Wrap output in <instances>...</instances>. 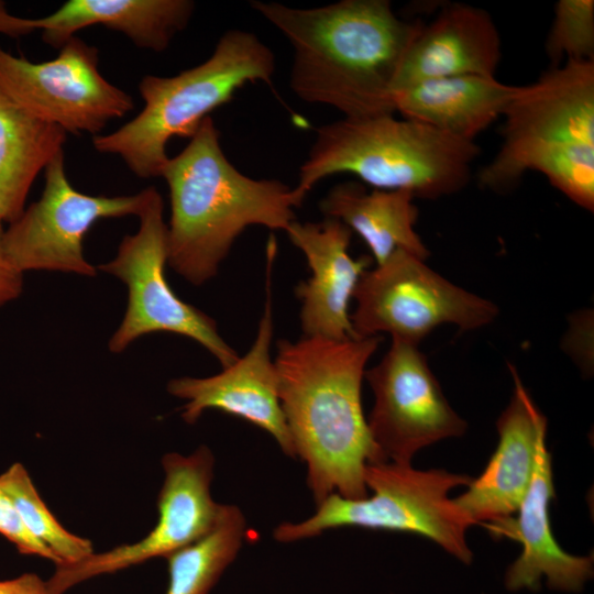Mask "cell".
Here are the masks:
<instances>
[{"instance_id":"cell-21","label":"cell","mask_w":594,"mask_h":594,"mask_svg":"<svg viewBox=\"0 0 594 594\" xmlns=\"http://www.w3.org/2000/svg\"><path fill=\"white\" fill-rule=\"evenodd\" d=\"M407 190L367 191L355 182L333 186L320 200L326 218H333L356 232L369 246L376 265L403 250L421 260L429 250L415 230L418 209Z\"/></svg>"},{"instance_id":"cell-13","label":"cell","mask_w":594,"mask_h":594,"mask_svg":"<svg viewBox=\"0 0 594 594\" xmlns=\"http://www.w3.org/2000/svg\"><path fill=\"white\" fill-rule=\"evenodd\" d=\"M364 377L374 394L367 425L384 462L410 464L419 450L465 432L418 345L392 339Z\"/></svg>"},{"instance_id":"cell-28","label":"cell","mask_w":594,"mask_h":594,"mask_svg":"<svg viewBox=\"0 0 594 594\" xmlns=\"http://www.w3.org/2000/svg\"><path fill=\"white\" fill-rule=\"evenodd\" d=\"M0 594H52L47 582L35 573H23L14 579L0 580Z\"/></svg>"},{"instance_id":"cell-12","label":"cell","mask_w":594,"mask_h":594,"mask_svg":"<svg viewBox=\"0 0 594 594\" xmlns=\"http://www.w3.org/2000/svg\"><path fill=\"white\" fill-rule=\"evenodd\" d=\"M165 473L158 498L155 527L140 541L92 552L73 562L56 564L46 581L52 594H64L91 578L110 574L168 556L206 536L216 525L221 505L211 496L215 458L201 446L189 455L167 453L162 459Z\"/></svg>"},{"instance_id":"cell-5","label":"cell","mask_w":594,"mask_h":594,"mask_svg":"<svg viewBox=\"0 0 594 594\" xmlns=\"http://www.w3.org/2000/svg\"><path fill=\"white\" fill-rule=\"evenodd\" d=\"M274 73V53L256 34L226 31L201 64L169 77L145 75L139 84L142 110L116 131L94 136L92 145L119 156L140 178L160 177L170 139H191L210 112L249 82L273 88Z\"/></svg>"},{"instance_id":"cell-7","label":"cell","mask_w":594,"mask_h":594,"mask_svg":"<svg viewBox=\"0 0 594 594\" xmlns=\"http://www.w3.org/2000/svg\"><path fill=\"white\" fill-rule=\"evenodd\" d=\"M503 117L502 144L484 166L482 187L506 191L528 170L581 145H594V61H565L520 86Z\"/></svg>"},{"instance_id":"cell-22","label":"cell","mask_w":594,"mask_h":594,"mask_svg":"<svg viewBox=\"0 0 594 594\" xmlns=\"http://www.w3.org/2000/svg\"><path fill=\"white\" fill-rule=\"evenodd\" d=\"M67 133L25 112L0 91V219L24 210L40 172L61 152Z\"/></svg>"},{"instance_id":"cell-3","label":"cell","mask_w":594,"mask_h":594,"mask_svg":"<svg viewBox=\"0 0 594 594\" xmlns=\"http://www.w3.org/2000/svg\"><path fill=\"white\" fill-rule=\"evenodd\" d=\"M168 186L167 264L200 286L216 276L235 240L252 226L286 231L299 204L278 179H255L226 156L220 132L207 117L187 146L169 157L161 176Z\"/></svg>"},{"instance_id":"cell-24","label":"cell","mask_w":594,"mask_h":594,"mask_svg":"<svg viewBox=\"0 0 594 594\" xmlns=\"http://www.w3.org/2000/svg\"><path fill=\"white\" fill-rule=\"evenodd\" d=\"M0 488L13 504L26 530L46 546L58 563H73L94 552L92 543L66 530L47 508L23 464L0 474Z\"/></svg>"},{"instance_id":"cell-1","label":"cell","mask_w":594,"mask_h":594,"mask_svg":"<svg viewBox=\"0 0 594 594\" xmlns=\"http://www.w3.org/2000/svg\"><path fill=\"white\" fill-rule=\"evenodd\" d=\"M294 51L289 87L301 100L343 118L394 114V85L422 26L398 18L388 0H341L301 9L251 1Z\"/></svg>"},{"instance_id":"cell-25","label":"cell","mask_w":594,"mask_h":594,"mask_svg":"<svg viewBox=\"0 0 594 594\" xmlns=\"http://www.w3.org/2000/svg\"><path fill=\"white\" fill-rule=\"evenodd\" d=\"M546 53L557 67L565 61H594V1L559 0L546 41Z\"/></svg>"},{"instance_id":"cell-18","label":"cell","mask_w":594,"mask_h":594,"mask_svg":"<svg viewBox=\"0 0 594 594\" xmlns=\"http://www.w3.org/2000/svg\"><path fill=\"white\" fill-rule=\"evenodd\" d=\"M510 402L496 427L498 444L483 473L472 480L468 491L453 498L475 524L484 525L512 517L530 484L537 446L547 433V419L524 387L516 370Z\"/></svg>"},{"instance_id":"cell-8","label":"cell","mask_w":594,"mask_h":594,"mask_svg":"<svg viewBox=\"0 0 594 594\" xmlns=\"http://www.w3.org/2000/svg\"><path fill=\"white\" fill-rule=\"evenodd\" d=\"M163 213L162 196L150 187L138 216V231L125 235L116 256L98 267L119 278L128 289L127 309L109 340V350L121 353L142 336L169 332L195 340L226 369L240 358L238 352L220 336L217 322L182 300L167 282V224Z\"/></svg>"},{"instance_id":"cell-4","label":"cell","mask_w":594,"mask_h":594,"mask_svg":"<svg viewBox=\"0 0 594 594\" xmlns=\"http://www.w3.org/2000/svg\"><path fill=\"white\" fill-rule=\"evenodd\" d=\"M479 154L475 142L394 114L343 118L316 129L293 190L301 205L321 179L352 174L375 189L437 199L466 186Z\"/></svg>"},{"instance_id":"cell-2","label":"cell","mask_w":594,"mask_h":594,"mask_svg":"<svg viewBox=\"0 0 594 594\" xmlns=\"http://www.w3.org/2000/svg\"><path fill=\"white\" fill-rule=\"evenodd\" d=\"M382 337L279 340L274 360L278 397L296 458L307 466L316 505L330 494L367 496L364 471L384 462L362 407L365 365Z\"/></svg>"},{"instance_id":"cell-11","label":"cell","mask_w":594,"mask_h":594,"mask_svg":"<svg viewBox=\"0 0 594 594\" xmlns=\"http://www.w3.org/2000/svg\"><path fill=\"white\" fill-rule=\"evenodd\" d=\"M44 178L40 199L4 229L8 257L22 273L52 271L96 276L97 268L84 254L87 232L101 219L139 216L150 187L129 196L80 193L67 177L64 151L45 167Z\"/></svg>"},{"instance_id":"cell-23","label":"cell","mask_w":594,"mask_h":594,"mask_svg":"<svg viewBox=\"0 0 594 594\" xmlns=\"http://www.w3.org/2000/svg\"><path fill=\"white\" fill-rule=\"evenodd\" d=\"M246 520L235 505H221L215 527L201 539L168 556L165 594H209L234 561L246 536Z\"/></svg>"},{"instance_id":"cell-9","label":"cell","mask_w":594,"mask_h":594,"mask_svg":"<svg viewBox=\"0 0 594 594\" xmlns=\"http://www.w3.org/2000/svg\"><path fill=\"white\" fill-rule=\"evenodd\" d=\"M353 299L356 307L350 318L359 338L387 332L416 345L438 326L474 330L498 315L492 301L452 284L403 250L366 270Z\"/></svg>"},{"instance_id":"cell-16","label":"cell","mask_w":594,"mask_h":594,"mask_svg":"<svg viewBox=\"0 0 594 594\" xmlns=\"http://www.w3.org/2000/svg\"><path fill=\"white\" fill-rule=\"evenodd\" d=\"M305 255L310 277L298 284L300 324L305 337L331 340L359 339L349 314V304L371 258H353L349 252L352 231L341 221H294L285 231Z\"/></svg>"},{"instance_id":"cell-14","label":"cell","mask_w":594,"mask_h":594,"mask_svg":"<svg viewBox=\"0 0 594 594\" xmlns=\"http://www.w3.org/2000/svg\"><path fill=\"white\" fill-rule=\"evenodd\" d=\"M267 244L266 301L257 333L246 354L208 377H178L167 384L170 395L186 400L182 418L195 424L207 409L237 416L270 433L282 451L296 458L295 447L278 397V377L271 358L274 334L272 265L275 243Z\"/></svg>"},{"instance_id":"cell-6","label":"cell","mask_w":594,"mask_h":594,"mask_svg":"<svg viewBox=\"0 0 594 594\" xmlns=\"http://www.w3.org/2000/svg\"><path fill=\"white\" fill-rule=\"evenodd\" d=\"M471 481L469 475L441 469L422 471L410 464L369 463L364 482L371 496L346 499L330 494L317 505L312 516L299 522L279 524L273 537L288 543L341 527L406 531L432 540L470 564L473 552L466 542V531L476 524L448 494Z\"/></svg>"},{"instance_id":"cell-17","label":"cell","mask_w":594,"mask_h":594,"mask_svg":"<svg viewBox=\"0 0 594 594\" xmlns=\"http://www.w3.org/2000/svg\"><path fill=\"white\" fill-rule=\"evenodd\" d=\"M194 10L190 0H68L48 15L26 19L10 14L0 2V33L21 36L38 30L46 44L59 50L81 29L102 25L139 48L163 52Z\"/></svg>"},{"instance_id":"cell-27","label":"cell","mask_w":594,"mask_h":594,"mask_svg":"<svg viewBox=\"0 0 594 594\" xmlns=\"http://www.w3.org/2000/svg\"><path fill=\"white\" fill-rule=\"evenodd\" d=\"M2 222L0 219V308L21 295L24 274L13 265L6 253Z\"/></svg>"},{"instance_id":"cell-26","label":"cell","mask_w":594,"mask_h":594,"mask_svg":"<svg viewBox=\"0 0 594 594\" xmlns=\"http://www.w3.org/2000/svg\"><path fill=\"white\" fill-rule=\"evenodd\" d=\"M0 535L13 543L21 554L36 556L58 563L54 553L22 524L13 504L0 488Z\"/></svg>"},{"instance_id":"cell-15","label":"cell","mask_w":594,"mask_h":594,"mask_svg":"<svg viewBox=\"0 0 594 594\" xmlns=\"http://www.w3.org/2000/svg\"><path fill=\"white\" fill-rule=\"evenodd\" d=\"M546 437L547 433L542 435L538 441L532 477L517 517L483 526L494 537H507L521 543L520 556L505 573L508 591H539L544 578L551 590L576 593L593 576V554L580 557L565 552L551 531L549 505L556 493Z\"/></svg>"},{"instance_id":"cell-10","label":"cell","mask_w":594,"mask_h":594,"mask_svg":"<svg viewBox=\"0 0 594 594\" xmlns=\"http://www.w3.org/2000/svg\"><path fill=\"white\" fill-rule=\"evenodd\" d=\"M98 48L75 36L58 55L33 63L0 47V91L31 116L67 134L92 136L122 118L132 97L100 73Z\"/></svg>"},{"instance_id":"cell-19","label":"cell","mask_w":594,"mask_h":594,"mask_svg":"<svg viewBox=\"0 0 594 594\" xmlns=\"http://www.w3.org/2000/svg\"><path fill=\"white\" fill-rule=\"evenodd\" d=\"M502 58L498 30L485 10L452 3L422 24L407 50L394 92L418 81L463 75L495 77Z\"/></svg>"},{"instance_id":"cell-20","label":"cell","mask_w":594,"mask_h":594,"mask_svg":"<svg viewBox=\"0 0 594 594\" xmlns=\"http://www.w3.org/2000/svg\"><path fill=\"white\" fill-rule=\"evenodd\" d=\"M520 86L475 75L432 78L394 92V110L458 139L474 142L502 117Z\"/></svg>"}]
</instances>
